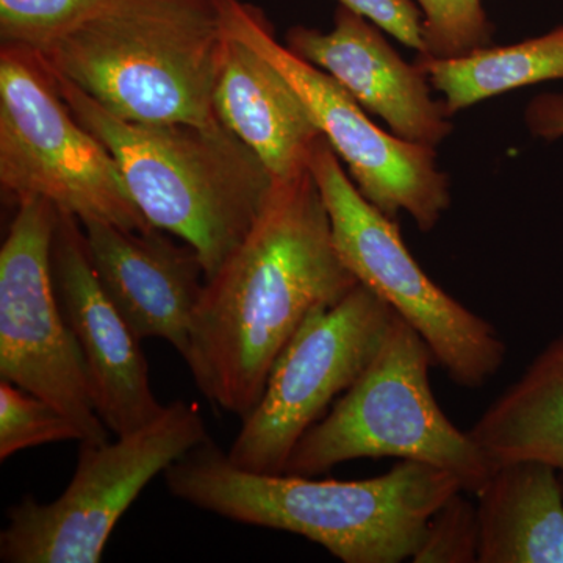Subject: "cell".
Wrapping results in <instances>:
<instances>
[{
    "mask_svg": "<svg viewBox=\"0 0 563 563\" xmlns=\"http://www.w3.org/2000/svg\"><path fill=\"white\" fill-rule=\"evenodd\" d=\"M358 284L336 251L310 168L274 180L246 239L203 285L184 355L196 387L246 417L303 320Z\"/></svg>",
    "mask_w": 563,
    "mask_h": 563,
    "instance_id": "1",
    "label": "cell"
},
{
    "mask_svg": "<svg viewBox=\"0 0 563 563\" xmlns=\"http://www.w3.org/2000/svg\"><path fill=\"white\" fill-rule=\"evenodd\" d=\"M163 474L196 509L306 537L344 563L412 559L432 515L463 492L450 473L415 461L365 481L244 472L210 437Z\"/></svg>",
    "mask_w": 563,
    "mask_h": 563,
    "instance_id": "2",
    "label": "cell"
},
{
    "mask_svg": "<svg viewBox=\"0 0 563 563\" xmlns=\"http://www.w3.org/2000/svg\"><path fill=\"white\" fill-rule=\"evenodd\" d=\"M51 74L70 113L113 155L141 214L152 228L190 244L206 280L213 277L246 239L273 190L274 177L261 158L222 124L121 120Z\"/></svg>",
    "mask_w": 563,
    "mask_h": 563,
    "instance_id": "3",
    "label": "cell"
},
{
    "mask_svg": "<svg viewBox=\"0 0 563 563\" xmlns=\"http://www.w3.org/2000/svg\"><path fill=\"white\" fill-rule=\"evenodd\" d=\"M224 40L214 0H111L36 54L121 120L217 128Z\"/></svg>",
    "mask_w": 563,
    "mask_h": 563,
    "instance_id": "4",
    "label": "cell"
},
{
    "mask_svg": "<svg viewBox=\"0 0 563 563\" xmlns=\"http://www.w3.org/2000/svg\"><path fill=\"white\" fill-rule=\"evenodd\" d=\"M432 361L420 333L396 314L365 372L296 444L285 474L313 477L357 459L395 457L437 466L477 495L495 463L440 409Z\"/></svg>",
    "mask_w": 563,
    "mask_h": 563,
    "instance_id": "5",
    "label": "cell"
},
{
    "mask_svg": "<svg viewBox=\"0 0 563 563\" xmlns=\"http://www.w3.org/2000/svg\"><path fill=\"white\" fill-rule=\"evenodd\" d=\"M0 184L16 202L41 198L80 222L152 228L113 155L70 113L40 55L13 44L0 51Z\"/></svg>",
    "mask_w": 563,
    "mask_h": 563,
    "instance_id": "6",
    "label": "cell"
},
{
    "mask_svg": "<svg viewBox=\"0 0 563 563\" xmlns=\"http://www.w3.org/2000/svg\"><path fill=\"white\" fill-rule=\"evenodd\" d=\"M309 168L347 269L420 333L455 384L466 388L487 384L507 352L490 322L455 301L422 272L404 244L396 220L358 191L328 140L314 144Z\"/></svg>",
    "mask_w": 563,
    "mask_h": 563,
    "instance_id": "7",
    "label": "cell"
},
{
    "mask_svg": "<svg viewBox=\"0 0 563 563\" xmlns=\"http://www.w3.org/2000/svg\"><path fill=\"white\" fill-rule=\"evenodd\" d=\"M209 437L198 406L173 401L117 442H81L76 472L52 503L25 496L7 510L5 563H98L125 510L151 481Z\"/></svg>",
    "mask_w": 563,
    "mask_h": 563,
    "instance_id": "8",
    "label": "cell"
},
{
    "mask_svg": "<svg viewBox=\"0 0 563 563\" xmlns=\"http://www.w3.org/2000/svg\"><path fill=\"white\" fill-rule=\"evenodd\" d=\"M396 314L362 284L342 301L310 313L274 362L229 461L244 472L284 474L303 433L372 363Z\"/></svg>",
    "mask_w": 563,
    "mask_h": 563,
    "instance_id": "9",
    "label": "cell"
},
{
    "mask_svg": "<svg viewBox=\"0 0 563 563\" xmlns=\"http://www.w3.org/2000/svg\"><path fill=\"white\" fill-rule=\"evenodd\" d=\"M214 3L225 35L257 51L298 91L358 191L391 220L407 211L420 231H432L451 203L450 181L437 165L435 147L377 128L342 85L276 40L257 7L243 0Z\"/></svg>",
    "mask_w": 563,
    "mask_h": 563,
    "instance_id": "10",
    "label": "cell"
},
{
    "mask_svg": "<svg viewBox=\"0 0 563 563\" xmlns=\"http://www.w3.org/2000/svg\"><path fill=\"white\" fill-rule=\"evenodd\" d=\"M57 221L51 202L18 201L0 250V377L68 415L81 442L106 443L110 431L96 412L87 366L52 280Z\"/></svg>",
    "mask_w": 563,
    "mask_h": 563,
    "instance_id": "11",
    "label": "cell"
},
{
    "mask_svg": "<svg viewBox=\"0 0 563 563\" xmlns=\"http://www.w3.org/2000/svg\"><path fill=\"white\" fill-rule=\"evenodd\" d=\"M51 272L103 424L121 437L157 420L166 406L152 391L141 340L103 291L88 255L81 222L63 211H58L52 239Z\"/></svg>",
    "mask_w": 563,
    "mask_h": 563,
    "instance_id": "12",
    "label": "cell"
},
{
    "mask_svg": "<svg viewBox=\"0 0 563 563\" xmlns=\"http://www.w3.org/2000/svg\"><path fill=\"white\" fill-rule=\"evenodd\" d=\"M88 255L103 291L144 339L166 340L187 354L206 269L190 244L165 231H133L106 221H84Z\"/></svg>",
    "mask_w": 563,
    "mask_h": 563,
    "instance_id": "13",
    "label": "cell"
},
{
    "mask_svg": "<svg viewBox=\"0 0 563 563\" xmlns=\"http://www.w3.org/2000/svg\"><path fill=\"white\" fill-rule=\"evenodd\" d=\"M285 46L383 118L393 135L435 147L453 131L443 101H433L424 70L404 62L374 25L346 7L335 10L331 32L296 25Z\"/></svg>",
    "mask_w": 563,
    "mask_h": 563,
    "instance_id": "14",
    "label": "cell"
},
{
    "mask_svg": "<svg viewBox=\"0 0 563 563\" xmlns=\"http://www.w3.org/2000/svg\"><path fill=\"white\" fill-rule=\"evenodd\" d=\"M213 106L221 124L261 158L274 180L309 169L314 144L324 139L280 70L229 35L222 44Z\"/></svg>",
    "mask_w": 563,
    "mask_h": 563,
    "instance_id": "15",
    "label": "cell"
},
{
    "mask_svg": "<svg viewBox=\"0 0 563 563\" xmlns=\"http://www.w3.org/2000/svg\"><path fill=\"white\" fill-rule=\"evenodd\" d=\"M479 563H563V484L550 463L498 465L477 493Z\"/></svg>",
    "mask_w": 563,
    "mask_h": 563,
    "instance_id": "16",
    "label": "cell"
},
{
    "mask_svg": "<svg viewBox=\"0 0 563 563\" xmlns=\"http://www.w3.org/2000/svg\"><path fill=\"white\" fill-rule=\"evenodd\" d=\"M468 432L495 466L542 461L558 470L563 484V333L537 354Z\"/></svg>",
    "mask_w": 563,
    "mask_h": 563,
    "instance_id": "17",
    "label": "cell"
},
{
    "mask_svg": "<svg viewBox=\"0 0 563 563\" xmlns=\"http://www.w3.org/2000/svg\"><path fill=\"white\" fill-rule=\"evenodd\" d=\"M433 90L443 96L448 113L528 85L563 79V27L512 46L485 47L454 58L418 55Z\"/></svg>",
    "mask_w": 563,
    "mask_h": 563,
    "instance_id": "18",
    "label": "cell"
},
{
    "mask_svg": "<svg viewBox=\"0 0 563 563\" xmlns=\"http://www.w3.org/2000/svg\"><path fill=\"white\" fill-rule=\"evenodd\" d=\"M111 0H0L2 44L43 52L106 9Z\"/></svg>",
    "mask_w": 563,
    "mask_h": 563,
    "instance_id": "19",
    "label": "cell"
},
{
    "mask_svg": "<svg viewBox=\"0 0 563 563\" xmlns=\"http://www.w3.org/2000/svg\"><path fill=\"white\" fill-rule=\"evenodd\" d=\"M66 440H84L68 415L9 380L0 383V461L29 448Z\"/></svg>",
    "mask_w": 563,
    "mask_h": 563,
    "instance_id": "20",
    "label": "cell"
},
{
    "mask_svg": "<svg viewBox=\"0 0 563 563\" xmlns=\"http://www.w3.org/2000/svg\"><path fill=\"white\" fill-rule=\"evenodd\" d=\"M424 14L426 52L454 58L493 46V24L483 0H417Z\"/></svg>",
    "mask_w": 563,
    "mask_h": 563,
    "instance_id": "21",
    "label": "cell"
},
{
    "mask_svg": "<svg viewBox=\"0 0 563 563\" xmlns=\"http://www.w3.org/2000/svg\"><path fill=\"white\" fill-rule=\"evenodd\" d=\"M479 521L477 506L455 493L432 515L418 550L415 563L477 562Z\"/></svg>",
    "mask_w": 563,
    "mask_h": 563,
    "instance_id": "22",
    "label": "cell"
},
{
    "mask_svg": "<svg viewBox=\"0 0 563 563\" xmlns=\"http://www.w3.org/2000/svg\"><path fill=\"white\" fill-rule=\"evenodd\" d=\"M340 5L372 21L380 31L390 33L404 46L426 52L424 14L417 0H336Z\"/></svg>",
    "mask_w": 563,
    "mask_h": 563,
    "instance_id": "23",
    "label": "cell"
},
{
    "mask_svg": "<svg viewBox=\"0 0 563 563\" xmlns=\"http://www.w3.org/2000/svg\"><path fill=\"white\" fill-rule=\"evenodd\" d=\"M528 124L536 135L550 141L563 136V96H542L528 110Z\"/></svg>",
    "mask_w": 563,
    "mask_h": 563,
    "instance_id": "24",
    "label": "cell"
}]
</instances>
